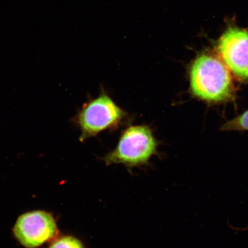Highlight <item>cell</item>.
<instances>
[{"label": "cell", "mask_w": 248, "mask_h": 248, "mask_svg": "<svg viewBox=\"0 0 248 248\" xmlns=\"http://www.w3.org/2000/svg\"><path fill=\"white\" fill-rule=\"evenodd\" d=\"M188 77L192 94L202 100L218 103L234 97L232 74L218 55L198 56L189 67Z\"/></svg>", "instance_id": "6da1fadb"}, {"label": "cell", "mask_w": 248, "mask_h": 248, "mask_svg": "<svg viewBox=\"0 0 248 248\" xmlns=\"http://www.w3.org/2000/svg\"><path fill=\"white\" fill-rule=\"evenodd\" d=\"M159 145L150 126L131 125L122 132L116 148L101 160L108 166L123 164L129 170L146 166L157 155Z\"/></svg>", "instance_id": "7a4b0ae2"}, {"label": "cell", "mask_w": 248, "mask_h": 248, "mask_svg": "<svg viewBox=\"0 0 248 248\" xmlns=\"http://www.w3.org/2000/svg\"><path fill=\"white\" fill-rule=\"evenodd\" d=\"M128 117V114L102 92L83 105L72 121L80 130L79 141L84 142L107 130L117 129Z\"/></svg>", "instance_id": "3957f363"}, {"label": "cell", "mask_w": 248, "mask_h": 248, "mask_svg": "<svg viewBox=\"0 0 248 248\" xmlns=\"http://www.w3.org/2000/svg\"><path fill=\"white\" fill-rule=\"evenodd\" d=\"M14 237L26 248H38L59 236L55 217L43 210H35L21 215L13 228Z\"/></svg>", "instance_id": "277c9868"}, {"label": "cell", "mask_w": 248, "mask_h": 248, "mask_svg": "<svg viewBox=\"0 0 248 248\" xmlns=\"http://www.w3.org/2000/svg\"><path fill=\"white\" fill-rule=\"evenodd\" d=\"M216 50L232 75L248 83V31L228 27L217 41Z\"/></svg>", "instance_id": "5b68a950"}, {"label": "cell", "mask_w": 248, "mask_h": 248, "mask_svg": "<svg viewBox=\"0 0 248 248\" xmlns=\"http://www.w3.org/2000/svg\"><path fill=\"white\" fill-rule=\"evenodd\" d=\"M48 248H86V247L79 238L71 235H65L55 238Z\"/></svg>", "instance_id": "8992f818"}, {"label": "cell", "mask_w": 248, "mask_h": 248, "mask_svg": "<svg viewBox=\"0 0 248 248\" xmlns=\"http://www.w3.org/2000/svg\"><path fill=\"white\" fill-rule=\"evenodd\" d=\"M223 131H248V110L222 126Z\"/></svg>", "instance_id": "52a82bcc"}]
</instances>
